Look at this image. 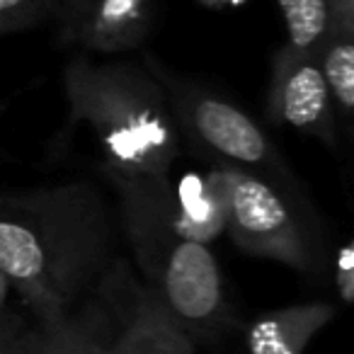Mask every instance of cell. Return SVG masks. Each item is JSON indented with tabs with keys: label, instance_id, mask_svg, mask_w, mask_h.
<instances>
[{
	"label": "cell",
	"instance_id": "6da1fadb",
	"mask_svg": "<svg viewBox=\"0 0 354 354\" xmlns=\"http://www.w3.org/2000/svg\"><path fill=\"white\" fill-rule=\"evenodd\" d=\"M119 218L97 183L0 192V270L39 325L73 313L117 257Z\"/></svg>",
	"mask_w": 354,
	"mask_h": 354
},
{
	"label": "cell",
	"instance_id": "7a4b0ae2",
	"mask_svg": "<svg viewBox=\"0 0 354 354\" xmlns=\"http://www.w3.org/2000/svg\"><path fill=\"white\" fill-rule=\"evenodd\" d=\"M68 117L90 129L100 172L167 177L183 138L160 83L143 61L75 56L64 71Z\"/></svg>",
	"mask_w": 354,
	"mask_h": 354
},
{
	"label": "cell",
	"instance_id": "3957f363",
	"mask_svg": "<svg viewBox=\"0 0 354 354\" xmlns=\"http://www.w3.org/2000/svg\"><path fill=\"white\" fill-rule=\"evenodd\" d=\"M114 192L119 228L133 262L170 313L197 342L221 335L228 318L221 267L209 245L172 231L167 221V177L104 172Z\"/></svg>",
	"mask_w": 354,
	"mask_h": 354
},
{
	"label": "cell",
	"instance_id": "277c9868",
	"mask_svg": "<svg viewBox=\"0 0 354 354\" xmlns=\"http://www.w3.org/2000/svg\"><path fill=\"white\" fill-rule=\"evenodd\" d=\"M141 61L160 83L183 143L187 141L212 165L238 167L281 187H294V177L277 146L250 114L177 75L153 54H143Z\"/></svg>",
	"mask_w": 354,
	"mask_h": 354
},
{
	"label": "cell",
	"instance_id": "5b68a950",
	"mask_svg": "<svg viewBox=\"0 0 354 354\" xmlns=\"http://www.w3.org/2000/svg\"><path fill=\"white\" fill-rule=\"evenodd\" d=\"M226 197V236L248 255L301 274H323L325 260L291 197L255 172L214 165Z\"/></svg>",
	"mask_w": 354,
	"mask_h": 354
},
{
	"label": "cell",
	"instance_id": "8992f818",
	"mask_svg": "<svg viewBox=\"0 0 354 354\" xmlns=\"http://www.w3.org/2000/svg\"><path fill=\"white\" fill-rule=\"evenodd\" d=\"M109 323L112 354H192L194 339L148 284L138 281L124 260H117L100 286Z\"/></svg>",
	"mask_w": 354,
	"mask_h": 354
},
{
	"label": "cell",
	"instance_id": "52a82bcc",
	"mask_svg": "<svg viewBox=\"0 0 354 354\" xmlns=\"http://www.w3.org/2000/svg\"><path fill=\"white\" fill-rule=\"evenodd\" d=\"M267 119L335 146V104L320 73L318 56L294 51L289 44L277 49L267 90Z\"/></svg>",
	"mask_w": 354,
	"mask_h": 354
},
{
	"label": "cell",
	"instance_id": "ba28073f",
	"mask_svg": "<svg viewBox=\"0 0 354 354\" xmlns=\"http://www.w3.org/2000/svg\"><path fill=\"white\" fill-rule=\"evenodd\" d=\"M167 221L172 231L199 245H212L226 233V197L216 167L167 177Z\"/></svg>",
	"mask_w": 354,
	"mask_h": 354
},
{
	"label": "cell",
	"instance_id": "9c48e42d",
	"mask_svg": "<svg viewBox=\"0 0 354 354\" xmlns=\"http://www.w3.org/2000/svg\"><path fill=\"white\" fill-rule=\"evenodd\" d=\"M151 0H95L73 41L97 54L138 49L151 32Z\"/></svg>",
	"mask_w": 354,
	"mask_h": 354
},
{
	"label": "cell",
	"instance_id": "30bf717a",
	"mask_svg": "<svg viewBox=\"0 0 354 354\" xmlns=\"http://www.w3.org/2000/svg\"><path fill=\"white\" fill-rule=\"evenodd\" d=\"M333 318L335 308L323 301L262 313L245 330L248 354H304L310 339Z\"/></svg>",
	"mask_w": 354,
	"mask_h": 354
},
{
	"label": "cell",
	"instance_id": "8fae6325",
	"mask_svg": "<svg viewBox=\"0 0 354 354\" xmlns=\"http://www.w3.org/2000/svg\"><path fill=\"white\" fill-rule=\"evenodd\" d=\"M41 337L44 354H112L107 310L95 291L73 313L41 325Z\"/></svg>",
	"mask_w": 354,
	"mask_h": 354
},
{
	"label": "cell",
	"instance_id": "7c38bea8",
	"mask_svg": "<svg viewBox=\"0 0 354 354\" xmlns=\"http://www.w3.org/2000/svg\"><path fill=\"white\" fill-rule=\"evenodd\" d=\"M318 66L342 119L354 109V37L330 30L318 51Z\"/></svg>",
	"mask_w": 354,
	"mask_h": 354
},
{
	"label": "cell",
	"instance_id": "4fadbf2b",
	"mask_svg": "<svg viewBox=\"0 0 354 354\" xmlns=\"http://www.w3.org/2000/svg\"><path fill=\"white\" fill-rule=\"evenodd\" d=\"M286 25V44L294 51L318 56L330 32L328 0H277Z\"/></svg>",
	"mask_w": 354,
	"mask_h": 354
},
{
	"label": "cell",
	"instance_id": "5bb4252c",
	"mask_svg": "<svg viewBox=\"0 0 354 354\" xmlns=\"http://www.w3.org/2000/svg\"><path fill=\"white\" fill-rule=\"evenodd\" d=\"M0 354H44L41 325L30 323L20 313H0Z\"/></svg>",
	"mask_w": 354,
	"mask_h": 354
},
{
	"label": "cell",
	"instance_id": "9a60e30c",
	"mask_svg": "<svg viewBox=\"0 0 354 354\" xmlns=\"http://www.w3.org/2000/svg\"><path fill=\"white\" fill-rule=\"evenodd\" d=\"M56 8L59 0H0V35L35 27Z\"/></svg>",
	"mask_w": 354,
	"mask_h": 354
},
{
	"label": "cell",
	"instance_id": "2e32d148",
	"mask_svg": "<svg viewBox=\"0 0 354 354\" xmlns=\"http://www.w3.org/2000/svg\"><path fill=\"white\" fill-rule=\"evenodd\" d=\"M335 291H337L339 301L349 306L354 301V245L352 241L342 243L335 252Z\"/></svg>",
	"mask_w": 354,
	"mask_h": 354
},
{
	"label": "cell",
	"instance_id": "e0dca14e",
	"mask_svg": "<svg viewBox=\"0 0 354 354\" xmlns=\"http://www.w3.org/2000/svg\"><path fill=\"white\" fill-rule=\"evenodd\" d=\"M95 0H59V8H56V15L61 22V35L66 41H73L78 35L80 25H83L85 15L93 8Z\"/></svg>",
	"mask_w": 354,
	"mask_h": 354
},
{
	"label": "cell",
	"instance_id": "ac0fdd59",
	"mask_svg": "<svg viewBox=\"0 0 354 354\" xmlns=\"http://www.w3.org/2000/svg\"><path fill=\"white\" fill-rule=\"evenodd\" d=\"M330 30L354 37V0H328Z\"/></svg>",
	"mask_w": 354,
	"mask_h": 354
},
{
	"label": "cell",
	"instance_id": "d6986e66",
	"mask_svg": "<svg viewBox=\"0 0 354 354\" xmlns=\"http://www.w3.org/2000/svg\"><path fill=\"white\" fill-rule=\"evenodd\" d=\"M10 294H12L10 279L6 277V272L0 270V313H3V310H8V301H10Z\"/></svg>",
	"mask_w": 354,
	"mask_h": 354
},
{
	"label": "cell",
	"instance_id": "ffe728a7",
	"mask_svg": "<svg viewBox=\"0 0 354 354\" xmlns=\"http://www.w3.org/2000/svg\"><path fill=\"white\" fill-rule=\"evenodd\" d=\"M199 3L207 8H236L241 3H245V0H199Z\"/></svg>",
	"mask_w": 354,
	"mask_h": 354
}]
</instances>
